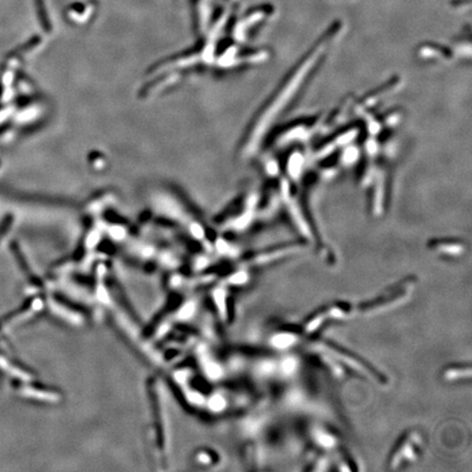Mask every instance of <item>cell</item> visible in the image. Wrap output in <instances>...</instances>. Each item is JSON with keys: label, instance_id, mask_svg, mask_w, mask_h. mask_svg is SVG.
<instances>
[{"label": "cell", "instance_id": "8992f818", "mask_svg": "<svg viewBox=\"0 0 472 472\" xmlns=\"http://www.w3.org/2000/svg\"><path fill=\"white\" fill-rule=\"evenodd\" d=\"M11 222H12V217H11V216H7V217L5 218V220L3 221L2 225H0V238H2V237L4 236V234L6 233V232L9 230L10 225H11Z\"/></svg>", "mask_w": 472, "mask_h": 472}, {"label": "cell", "instance_id": "277c9868", "mask_svg": "<svg viewBox=\"0 0 472 472\" xmlns=\"http://www.w3.org/2000/svg\"><path fill=\"white\" fill-rule=\"evenodd\" d=\"M316 440L325 448L335 447V444H336L335 438L328 434L324 433V432H318V433L316 434Z\"/></svg>", "mask_w": 472, "mask_h": 472}, {"label": "cell", "instance_id": "ba28073f", "mask_svg": "<svg viewBox=\"0 0 472 472\" xmlns=\"http://www.w3.org/2000/svg\"><path fill=\"white\" fill-rule=\"evenodd\" d=\"M2 92H3V86L2 84H0V95H2Z\"/></svg>", "mask_w": 472, "mask_h": 472}, {"label": "cell", "instance_id": "5b68a950", "mask_svg": "<svg viewBox=\"0 0 472 472\" xmlns=\"http://www.w3.org/2000/svg\"><path fill=\"white\" fill-rule=\"evenodd\" d=\"M295 365H296V362H295L294 358L288 357L287 360H284L283 363H282V371L284 372L285 374H290L294 371Z\"/></svg>", "mask_w": 472, "mask_h": 472}, {"label": "cell", "instance_id": "6da1fadb", "mask_svg": "<svg viewBox=\"0 0 472 472\" xmlns=\"http://www.w3.org/2000/svg\"><path fill=\"white\" fill-rule=\"evenodd\" d=\"M418 445H420V438L417 436H411L407 438V440L402 443L401 446L398 448L395 456L393 457V460H391V466H393V468L400 466L401 462L404 460H415L417 458L416 447H418Z\"/></svg>", "mask_w": 472, "mask_h": 472}, {"label": "cell", "instance_id": "7a4b0ae2", "mask_svg": "<svg viewBox=\"0 0 472 472\" xmlns=\"http://www.w3.org/2000/svg\"><path fill=\"white\" fill-rule=\"evenodd\" d=\"M296 337L289 332L278 334L271 339V344L277 349H287L293 345L296 341Z\"/></svg>", "mask_w": 472, "mask_h": 472}, {"label": "cell", "instance_id": "52a82bcc", "mask_svg": "<svg viewBox=\"0 0 472 472\" xmlns=\"http://www.w3.org/2000/svg\"><path fill=\"white\" fill-rule=\"evenodd\" d=\"M470 3V0H453V2H451V5L453 6H459V5H462V4H469Z\"/></svg>", "mask_w": 472, "mask_h": 472}, {"label": "cell", "instance_id": "3957f363", "mask_svg": "<svg viewBox=\"0 0 472 472\" xmlns=\"http://www.w3.org/2000/svg\"><path fill=\"white\" fill-rule=\"evenodd\" d=\"M471 376V370L469 366H456L450 368L445 371L444 377L447 381H458L463 380V378H470Z\"/></svg>", "mask_w": 472, "mask_h": 472}]
</instances>
